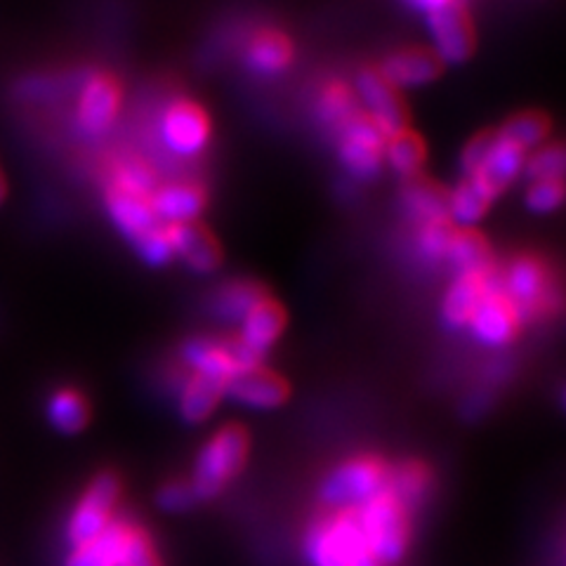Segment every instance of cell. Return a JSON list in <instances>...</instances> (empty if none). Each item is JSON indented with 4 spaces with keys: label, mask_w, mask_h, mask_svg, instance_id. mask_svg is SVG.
<instances>
[{
    "label": "cell",
    "mask_w": 566,
    "mask_h": 566,
    "mask_svg": "<svg viewBox=\"0 0 566 566\" xmlns=\"http://www.w3.org/2000/svg\"><path fill=\"white\" fill-rule=\"evenodd\" d=\"M389 468L378 455L343 460L322 482L318 499L328 510H357L387 489Z\"/></svg>",
    "instance_id": "obj_5"
},
{
    "label": "cell",
    "mask_w": 566,
    "mask_h": 566,
    "mask_svg": "<svg viewBox=\"0 0 566 566\" xmlns=\"http://www.w3.org/2000/svg\"><path fill=\"white\" fill-rule=\"evenodd\" d=\"M378 69L397 91H401V87H422L439 81L447 64L437 57L432 48L406 45L392 52Z\"/></svg>",
    "instance_id": "obj_13"
},
{
    "label": "cell",
    "mask_w": 566,
    "mask_h": 566,
    "mask_svg": "<svg viewBox=\"0 0 566 566\" xmlns=\"http://www.w3.org/2000/svg\"><path fill=\"white\" fill-rule=\"evenodd\" d=\"M493 201L474 175H463V180L451 189V220L458 227L480 224L489 216Z\"/></svg>",
    "instance_id": "obj_28"
},
{
    "label": "cell",
    "mask_w": 566,
    "mask_h": 566,
    "mask_svg": "<svg viewBox=\"0 0 566 566\" xmlns=\"http://www.w3.org/2000/svg\"><path fill=\"white\" fill-rule=\"evenodd\" d=\"M120 495V482L114 472H102L87 484L81 501L66 522V541L78 547L95 541L116 517L114 510Z\"/></svg>",
    "instance_id": "obj_6"
},
{
    "label": "cell",
    "mask_w": 566,
    "mask_h": 566,
    "mask_svg": "<svg viewBox=\"0 0 566 566\" xmlns=\"http://www.w3.org/2000/svg\"><path fill=\"white\" fill-rule=\"evenodd\" d=\"M6 193H8V182H6V177H3V172H0V203L6 201Z\"/></svg>",
    "instance_id": "obj_41"
},
{
    "label": "cell",
    "mask_w": 566,
    "mask_h": 566,
    "mask_svg": "<svg viewBox=\"0 0 566 566\" xmlns=\"http://www.w3.org/2000/svg\"><path fill=\"white\" fill-rule=\"evenodd\" d=\"M208 193L197 182H170L151 191V206L166 224H182L201 218Z\"/></svg>",
    "instance_id": "obj_18"
},
{
    "label": "cell",
    "mask_w": 566,
    "mask_h": 566,
    "mask_svg": "<svg viewBox=\"0 0 566 566\" xmlns=\"http://www.w3.org/2000/svg\"><path fill=\"white\" fill-rule=\"evenodd\" d=\"M526 156L528 154L524 149L510 145V142L499 137L491 156L486 158V164L474 172V177L482 182V187L493 199H499L501 193H505V189H510V185L524 172Z\"/></svg>",
    "instance_id": "obj_20"
},
{
    "label": "cell",
    "mask_w": 566,
    "mask_h": 566,
    "mask_svg": "<svg viewBox=\"0 0 566 566\" xmlns=\"http://www.w3.org/2000/svg\"><path fill=\"white\" fill-rule=\"evenodd\" d=\"M411 3H413L416 8H420V10H428V12H432V10L441 8V6L451 3V0H411Z\"/></svg>",
    "instance_id": "obj_39"
},
{
    "label": "cell",
    "mask_w": 566,
    "mask_h": 566,
    "mask_svg": "<svg viewBox=\"0 0 566 566\" xmlns=\"http://www.w3.org/2000/svg\"><path fill=\"white\" fill-rule=\"evenodd\" d=\"M295 57V45L286 33L279 29H264L255 33V39L248 45V62L260 74H281L289 69Z\"/></svg>",
    "instance_id": "obj_27"
},
{
    "label": "cell",
    "mask_w": 566,
    "mask_h": 566,
    "mask_svg": "<svg viewBox=\"0 0 566 566\" xmlns=\"http://www.w3.org/2000/svg\"><path fill=\"white\" fill-rule=\"evenodd\" d=\"M123 102V87L109 74H97L85 83L81 99H78V126L91 133L99 135L112 126L120 112Z\"/></svg>",
    "instance_id": "obj_14"
},
{
    "label": "cell",
    "mask_w": 566,
    "mask_h": 566,
    "mask_svg": "<svg viewBox=\"0 0 566 566\" xmlns=\"http://www.w3.org/2000/svg\"><path fill=\"white\" fill-rule=\"evenodd\" d=\"M352 566H380V564L376 562V557H374V555L368 553V555H361V557H359L357 562H354Z\"/></svg>",
    "instance_id": "obj_40"
},
{
    "label": "cell",
    "mask_w": 566,
    "mask_h": 566,
    "mask_svg": "<svg viewBox=\"0 0 566 566\" xmlns=\"http://www.w3.org/2000/svg\"><path fill=\"white\" fill-rule=\"evenodd\" d=\"M357 512L368 553L380 566L399 564L411 547V512L387 489Z\"/></svg>",
    "instance_id": "obj_3"
},
{
    "label": "cell",
    "mask_w": 566,
    "mask_h": 566,
    "mask_svg": "<svg viewBox=\"0 0 566 566\" xmlns=\"http://www.w3.org/2000/svg\"><path fill=\"white\" fill-rule=\"evenodd\" d=\"M118 566H164L161 559H158V555L154 551V543L145 528L130 524Z\"/></svg>",
    "instance_id": "obj_36"
},
{
    "label": "cell",
    "mask_w": 566,
    "mask_h": 566,
    "mask_svg": "<svg viewBox=\"0 0 566 566\" xmlns=\"http://www.w3.org/2000/svg\"><path fill=\"white\" fill-rule=\"evenodd\" d=\"M551 135H553V118L541 109H524V112L512 114L499 128L501 139L524 149L526 154L543 147L545 142L551 139Z\"/></svg>",
    "instance_id": "obj_26"
},
{
    "label": "cell",
    "mask_w": 566,
    "mask_h": 566,
    "mask_svg": "<svg viewBox=\"0 0 566 566\" xmlns=\"http://www.w3.org/2000/svg\"><path fill=\"white\" fill-rule=\"evenodd\" d=\"M489 295L486 276L458 274L441 300V316L451 328L470 326L474 312L480 310L482 300Z\"/></svg>",
    "instance_id": "obj_21"
},
{
    "label": "cell",
    "mask_w": 566,
    "mask_h": 566,
    "mask_svg": "<svg viewBox=\"0 0 566 566\" xmlns=\"http://www.w3.org/2000/svg\"><path fill=\"white\" fill-rule=\"evenodd\" d=\"M562 409L566 411V387L562 389Z\"/></svg>",
    "instance_id": "obj_42"
},
{
    "label": "cell",
    "mask_w": 566,
    "mask_h": 566,
    "mask_svg": "<svg viewBox=\"0 0 566 566\" xmlns=\"http://www.w3.org/2000/svg\"><path fill=\"white\" fill-rule=\"evenodd\" d=\"M458 274L486 276L493 268V251L484 232L476 227H458L449 251Z\"/></svg>",
    "instance_id": "obj_24"
},
{
    "label": "cell",
    "mask_w": 566,
    "mask_h": 566,
    "mask_svg": "<svg viewBox=\"0 0 566 566\" xmlns=\"http://www.w3.org/2000/svg\"><path fill=\"white\" fill-rule=\"evenodd\" d=\"M156 503L166 512H185L193 503H197V495L191 491V484L185 480H172L164 484L156 493Z\"/></svg>",
    "instance_id": "obj_38"
},
{
    "label": "cell",
    "mask_w": 566,
    "mask_h": 566,
    "mask_svg": "<svg viewBox=\"0 0 566 566\" xmlns=\"http://www.w3.org/2000/svg\"><path fill=\"white\" fill-rule=\"evenodd\" d=\"M368 547L361 534L357 510H326L305 534V557L310 566H352Z\"/></svg>",
    "instance_id": "obj_4"
},
{
    "label": "cell",
    "mask_w": 566,
    "mask_h": 566,
    "mask_svg": "<svg viewBox=\"0 0 566 566\" xmlns=\"http://www.w3.org/2000/svg\"><path fill=\"white\" fill-rule=\"evenodd\" d=\"M229 378L216 376V374H201L193 370L187 378L182 392H180V416L189 424L206 422L212 411L218 409L220 401L227 397Z\"/></svg>",
    "instance_id": "obj_19"
},
{
    "label": "cell",
    "mask_w": 566,
    "mask_h": 566,
    "mask_svg": "<svg viewBox=\"0 0 566 566\" xmlns=\"http://www.w3.org/2000/svg\"><path fill=\"white\" fill-rule=\"evenodd\" d=\"M476 340L489 347H503L517 338L522 326V312L505 293H491L482 300L480 310L470 322Z\"/></svg>",
    "instance_id": "obj_15"
},
{
    "label": "cell",
    "mask_w": 566,
    "mask_h": 566,
    "mask_svg": "<svg viewBox=\"0 0 566 566\" xmlns=\"http://www.w3.org/2000/svg\"><path fill=\"white\" fill-rule=\"evenodd\" d=\"M385 161L397 170L403 180L406 177L420 175L424 164H428V142L413 130L406 128L397 135H389L385 142Z\"/></svg>",
    "instance_id": "obj_29"
},
{
    "label": "cell",
    "mask_w": 566,
    "mask_h": 566,
    "mask_svg": "<svg viewBox=\"0 0 566 566\" xmlns=\"http://www.w3.org/2000/svg\"><path fill=\"white\" fill-rule=\"evenodd\" d=\"M289 326V312L276 297L264 295L260 303H255L241 318V340L251 345L255 352L264 354Z\"/></svg>",
    "instance_id": "obj_17"
},
{
    "label": "cell",
    "mask_w": 566,
    "mask_h": 566,
    "mask_svg": "<svg viewBox=\"0 0 566 566\" xmlns=\"http://www.w3.org/2000/svg\"><path fill=\"white\" fill-rule=\"evenodd\" d=\"M526 208L538 216L555 212L566 203V182L564 180H531L524 193Z\"/></svg>",
    "instance_id": "obj_34"
},
{
    "label": "cell",
    "mask_w": 566,
    "mask_h": 566,
    "mask_svg": "<svg viewBox=\"0 0 566 566\" xmlns=\"http://www.w3.org/2000/svg\"><path fill=\"white\" fill-rule=\"evenodd\" d=\"M401 203L420 222L451 220V189L424 172L401 182Z\"/></svg>",
    "instance_id": "obj_16"
},
{
    "label": "cell",
    "mask_w": 566,
    "mask_h": 566,
    "mask_svg": "<svg viewBox=\"0 0 566 566\" xmlns=\"http://www.w3.org/2000/svg\"><path fill=\"white\" fill-rule=\"evenodd\" d=\"M106 208L137 253L149 264H166L172 260V251L168 243V224L161 222L151 206V191L137 189L123 180H114L106 189Z\"/></svg>",
    "instance_id": "obj_1"
},
{
    "label": "cell",
    "mask_w": 566,
    "mask_h": 566,
    "mask_svg": "<svg viewBox=\"0 0 566 566\" xmlns=\"http://www.w3.org/2000/svg\"><path fill=\"white\" fill-rule=\"evenodd\" d=\"M227 397L255 411H272L291 399V382L268 366L245 368L229 380Z\"/></svg>",
    "instance_id": "obj_11"
},
{
    "label": "cell",
    "mask_w": 566,
    "mask_h": 566,
    "mask_svg": "<svg viewBox=\"0 0 566 566\" xmlns=\"http://www.w3.org/2000/svg\"><path fill=\"white\" fill-rule=\"evenodd\" d=\"M545 283L547 270L543 268V262L534 255H520L517 260H512L505 272V295L522 312V307L538 303L545 293Z\"/></svg>",
    "instance_id": "obj_23"
},
{
    "label": "cell",
    "mask_w": 566,
    "mask_h": 566,
    "mask_svg": "<svg viewBox=\"0 0 566 566\" xmlns=\"http://www.w3.org/2000/svg\"><path fill=\"white\" fill-rule=\"evenodd\" d=\"M432 50L444 64H465L476 50V29L460 0L428 12Z\"/></svg>",
    "instance_id": "obj_8"
},
{
    "label": "cell",
    "mask_w": 566,
    "mask_h": 566,
    "mask_svg": "<svg viewBox=\"0 0 566 566\" xmlns=\"http://www.w3.org/2000/svg\"><path fill=\"white\" fill-rule=\"evenodd\" d=\"M387 491L395 495V499L413 512L420 507L432 491V472L430 468L420 463V460H403L397 468H389L387 476Z\"/></svg>",
    "instance_id": "obj_25"
},
{
    "label": "cell",
    "mask_w": 566,
    "mask_h": 566,
    "mask_svg": "<svg viewBox=\"0 0 566 566\" xmlns=\"http://www.w3.org/2000/svg\"><path fill=\"white\" fill-rule=\"evenodd\" d=\"M524 172L531 180H564L566 182V142H545L543 147L526 156Z\"/></svg>",
    "instance_id": "obj_32"
},
{
    "label": "cell",
    "mask_w": 566,
    "mask_h": 566,
    "mask_svg": "<svg viewBox=\"0 0 566 566\" xmlns=\"http://www.w3.org/2000/svg\"><path fill=\"white\" fill-rule=\"evenodd\" d=\"M495 142H499V130H480L465 142L463 151H460V168L465 175H474L486 164Z\"/></svg>",
    "instance_id": "obj_37"
},
{
    "label": "cell",
    "mask_w": 566,
    "mask_h": 566,
    "mask_svg": "<svg viewBox=\"0 0 566 566\" xmlns=\"http://www.w3.org/2000/svg\"><path fill=\"white\" fill-rule=\"evenodd\" d=\"M164 137L177 154H199L210 142V116L201 104L177 99L164 118Z\"/></svg>",
    "instance_id": "obj_12"
},
{
    "label": "cell",
    "mask_w": 566,
    "mask_h": 566,
    "mask_svg": "<svg viewBox=\"0 0 566 566\" xmlns=\"http://www.w3.org/2000/svg\"><path fill=\"white\" fill-rule=\"evenodd\" d=\"M248 451H251V437L239 422L222 424L201 447L191 474V491L197 501H212L224 491V486L239 476L243 470Z\"/></svg>",
    "instance_id": "obj_2"
},
{
    "label": "cell",
    "mask_w": 566,
    "mask_h": 566,
    "mask_svg": "<svg viewBox=\"0 0 566 566\" xmlns=\"http://www.w3.org/2000/svg\"><path fill=\"white\" fill-rule=\"evenodd\" d=\"M340 128V161L359 180L376 177L385 161L387 135L364 109L354 112Z\"/></svg>",
    "instance_id": "obj_7"
},
{
    "label": "cell",
    "mask_w": 566,
    "mask_h": 566,
    "mask_svg": "<svg viewBox=\"0 0 566 566\" xmlns=\"http://www.w3.org/2000/svg\"><path fill=\"white\" fill-rule=\"evenodd\" d=\"M264 295H270L268 289L260 286L258 281H229L227 286L218 293V310L227 318H241L245 312L251 310Z\"/></svg>",
    "instance_id": "obj_31"
},
{
    "label": "cell",
    "mask_w": 566,
    "mask_h": 566,
    "mask_svg": "<svg viewBox=\"0 0 566 566\" xmlns=\"http://www.w3.org/2000/svg\"><path fill=\"white\" fill-rule=\"evenodd\" d=\"M130 524L126 520H114L95 541L71 547L64 566H118Z\"/></svg>",
    "instance_id": "obj_22"
},
{
    "label": "cell",
    "mask_w": 566,
    "mask_h": 566,
    "mask_svg": "<svg viewBox=\"0 0 566 566\" xmlns=\"http://www.w3.org/2000/svg\"><path fill=\"white\" fill-rule=\"evenodd\" d=\"M359 109L361 106L357 102V95L340 83L326 87L322 99H318V114H322V118L328 123V126H335V128L343 126V123Z\"/></svg>",
    "instance_id": "obj_33"
},
{
    "label": "cell",
    "mask_w": 566,
    "mask_h": 566,
    "mask_svg": "<svg viewBox=\"0 0 566 566\" xmlns=\"http://www.w3.org/2000/svg\"><path fill=\"white\" fill-rule=\"evenodd\" d=\"M357 93L364 102V112L378 123V128L389 137L411 128L409 104L397 87L389 83L378 66H364L357 76Z\"/></svg>",
    "instance_id": "obj_9"
},
{
    "label": "cell",
    "mask_w": 566,
    "mask_h": 566,
    "mask_svg": "<svg viewBox=\"0 0 566 566\" xmlns=\"http://www.w3.org/2000/svg\"><path fill=\"white\" fill-rule=\"evenodd\" d=\"M458 224L453 220H434V222H422V229L418 234L420 251L432 258V260H444L449 258L451 243L455 237Z\"/></svg>",
    "instance_id": "obj_35"
},
{
    "label": "cell",
    "mask_w": 566,
    "mask_h": 566,
    "mask_svg": "<svg viewBox=\"0 0 566 566\" xmlns=\"http://www.w3.org/2000/svg\"><path fill=\"white\" fill-rule=\"evenodd\" d=\"M168 243L172 258H180L187 268L199 274H212L224 260L222 243L201 220L168 224Z\"/></svg>",
    "instance_id": "obj_10"
},
{
    "label": "cell",
    "mask_w": 566,
    "mask_h": 566,
    "mask_svg": "<svg viewBox=\"0 0 566 566\" xmlns=\"http://www.w3.org/2000/svg\"><path fill=\"white\" fill-rule=\"evenodd\" d=\"M48 420L62 434H78L91 420V406L76 389H57L48 401Z\"/></svg>",
    "instance_id": "obj_30"
}]
</instances>
